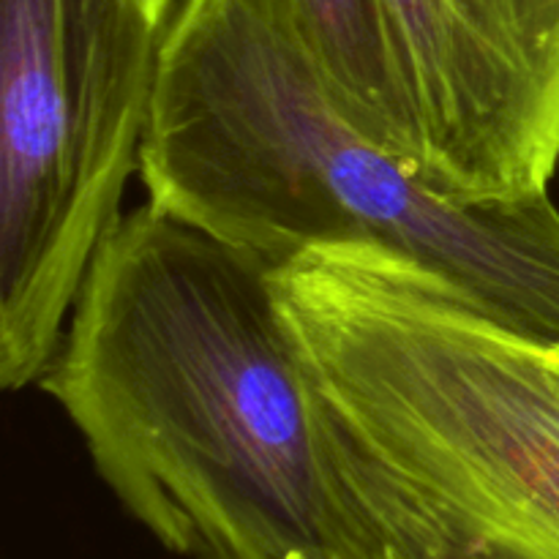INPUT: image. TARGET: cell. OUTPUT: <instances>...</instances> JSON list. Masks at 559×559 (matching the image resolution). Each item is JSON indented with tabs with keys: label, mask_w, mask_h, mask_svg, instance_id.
Instances as JSON below:
<instances>
[{
	"label": "cell",
	"mask_w": 559,
	"mask_h": 559,
	"mask_svg": "<svg viewBox=\"0 0 559 559\" xmlns=\"http://www.w3.org/2000/svg\"><path fill=\"white\" fill-rule=\"evenodd\" d=\"M314 63L349 120L415 173V136L382 0H289Z\"/></svg>",
	"instance_id": "6"
},
{
	"label": "cell",
	"mask_w": 559,
	"mask_h": 559,
	"mask_svg": "<svg viewBox=\"0 0 559 559\" xmlns=\"http://www.w3.org/2000/svg\"><path fill=\"white\" fill-rule=\"evenodd\" d=\"M140 180L158 211L273 265L311 246H385L559 342L549 191L464 205L429 189L344 115L289 0H178Z\"/></svg>",
	"instance_id": "3"
},
{
	"label": "cell",
	"mask_w": 559,
	"mask_h": 559,
	"mask_svg": "<svg viewBox=\"0 0 559 559\" xmlns=\"http://www.w3.org/2000/svg\"><path fill=\"white\" fill-rule=\"evenodd\" d=\"M415 175L464 205L549 191L559 167V0H382Z\"/></svg>",
	"instance_id": "5"
},
{
	"label": "cell",
	"mask_w": 559,
	"mask_h": 559,
	"mask_svg": "<svg viewBox=\"0 0 559 559\" xmlns=\"http://www.w3.org/2000/svg\"><path fill=\"white\" fill-rule=\"evenodd\" d=\"M36 388L183 559H396L322 442L273 262L151 202L104 238Z\"/></svg>",
	"instance_id": "1"
},
{
	"label": "cell",
	"mask_w": 559,
	"mask_h": 559,
	"mask_svg": "<svg viewBox=\"0 0 559 559\" xmlns=\"http://www.w3.org/2000/svg\"><path fill=\"white\" fill-rule=\"evenodd\" d=\"M178 0H0V388L36 385L140 173Z\"/></svg>",
	"instance_id": "4"
},
{
	"label": "cell",
	"mask_w": 559,
	"mask_h": 559,
	"mask_svg": "<svg viewBox=\"0 0 559 559\" xmlns=\"http://www.w3.org/2000/svg\"><path fill=\"white\" fill-rule=\"evenodd\" d=\"M273 289L333 467L396 559H559V342L377 243Z\"/></svg>",
	"instance_id": "2"
},
{
	"label": "cell",
	"mask_w": 559,
	"mask_h": 559,
	"mask_svg": "<svg viewBox=\"0 0 559 559\" xmlns=\"http://www.w3.org/2000/svg\"><path fill=\"white\" fill-rule=\"evenodd\" d=\"M557 175H559V167H557Z\"/></svg>",
	"instance_id": "7"
}]
</instances>
